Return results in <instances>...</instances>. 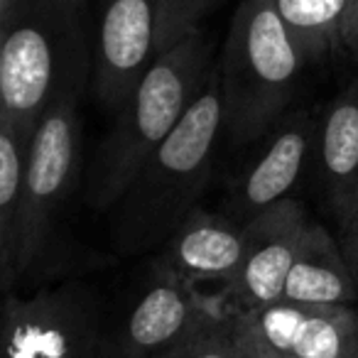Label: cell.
I'll use <instances>...</instances> for the list:
<instances>
[{"instance_id": "24", "label": "cell", "mask_w": 358, "mask_h": 358, "mask_svg": "<svg viewBox=\"0 0 358 358\" xmlns=\"http://www.w3.org/2000/svg\"><path fill=\"white\" fill-rule=\"evenodd\" d=\"M282 358H294V356H282Z\"/></svg>"}, {"instance_id": "15", "label": "cell", "mask_w": 358, "mask_h": 358, "mask_svg": "<svg viewBox=\"0 0 358 358\" xmlns=\"http://www.w3.org/2000/svg\"><path fill=\"white\" fill-rule=\"evenodd\" d=\"M358 282L348 268L338 238L312 221L304 245L285 282L282 299L302 304H353Z\"/></svg>"}, {"instance_id": "14", "label": "cell", "mask_w": 358, "mask_h": 358, "mask_svg": "<svg viewBox=\"0 0 358 358\" xmlns=\"http://www.w3.org/2000/svg\"><path fill=\"white\" fill-rule=\"evenodd\" d=\"M35 128H22L0 115V285L13 294L20 285L25 174Z\"/></svg>"}, {"instance_id": "10", "label": "cell", "mask_w": 358, "mask_h": 358, "mask_svg": "<svg viewBox=\"0 0 358 358\" xmlns=\"http://www.w3.org/2000/svg\"><path fill=\"white\" fill-rule=\"evenodd\" d=\"M245 329L294 358H358V312L353 304H302L280 299L255 312H238Z\"/></svg>"}, {"instance_id": "18", "label": "cell", "mask_w": 358, "mask_h": 358, "mask_svg": "<svg viewBox=\"0 0 358 358\" xmlns=\"http://www.w3.org/2000/svg\"><path fill=\"white\" fill-rule=\"evenodd\" d=\"M216 0H157L159 52L199 30V22Z\"/></svg>"}, {"instance_id": "4", "label": "cell", "mask_w": 358, "mask_h": 358, "mask_svg": "<svg viewBox=\"0 0 358 358\" xmlns=\"http://www.w3.org/2000/svg\"><path fill=\"white\" fill-rule=\"evenodd\" d=\"M86 0H35L0 27V115L22 128L37 120L59 91L89 81Z\"/></svg>"}, {"instance_id": "8", "label": "cell", "mask_w": 358, "mask_h": 358, "mask_svg": "<svg viewBox=\"0 0 358 358\" xmlns=\"http://www.w3.org/2000/svg\"><path fill=\"white\" fill-rule=\"evenodd\" d=\"M159 55L157 0H103L91 47V89L120 110Z\"/></svg>"}, {"instance_id": "2", "label": "cell", "mask_w": 358, "mask_h": 358, "mask_svg": "<svg viewBox=\"0 0 358 358\" xmlns=\"http://www.w3.org/2000/svg\"><path fill=\"white\" fill-rule=\"evenodd\" d=\"M216 69L201 30L162 50L118 110L96 148L86 177V204L113 211L148 157L169 138Z\"/></svg>"}, {"instance_id": "1", "label": "cell", "mask_w": 358, "mask_h": 358, "mask_svg": "<svg viewBox=\"0 0 358 358\" xmlns=\"http://www.w3.org/2000/svg\"><path fill=\"white\" fill-rule=\"evenodd\" d=\"M224 133L219 64L179 120L155 150L113 209L110 241L123 255L162 245L199 206Z\"/></svg>"}, {"instance_id": "9", "label": "cell", "mask_w": 358, "mask_h": 358, "mask_svg": "<svg viewBox=\"0 0 358 358\" xmlns=\"http://www.w3.org/2000/svg\"><path fill=\"white\" fill-rule=\"evenodd\" d=\"M312 226L297 199H282L245 221L248 248L238 273L224 287L236 312H255L280 302L285 282Z\"/></svg>"}, {"instance_id": "20", "label": "cell", "mask_w": 358, "mask_h": 358, "mask_svg": "<svg viewBox=\"0 0 358 358\" xmlns=\"http://www.w3.org/2000/svg\"><path fill=\"white\" fill-rule=\"evenodd\" d=\"M341 47L348 52V55L358 57V0H351V3H348L346 20H343Z\"/></svg>"}, {"instance_id": "13", "label": "cell", "mask_w": 358, "mask_h": 358, "mask_svg": "<svg viewBox=\"0 0 358 358\" xmlns=\"http://www.w3.org/2000/svg\"><path fill=\"white\" fill-rule=\"evenodd\" d=\"M322 189L338 226L358 209V79L327 106L317 133Z\"/></svg>"}, {"instance_id": "25", "label": "cell", "mask_w": 358, "mask_h": 358, "mask_svg": "<svg viewBox=\"0 0 358 358\" xmlns=\"http://www.w3.org/2000/svg\"><path fill=\"white\" fill-rule=\"evenodd\" d=\"M115 358H118V356H115Z\"/></svg>"}, {"instance_id": "16", "label": "cell", "mask_w": 358, "mask_h": 358, "mask_svg": "<svg viewBox=\"0 0 358 358\" xmlns=\"http://www.w3.org/2000/svg\"><path fill=\"white\" fill-rule=\"evenodd\" d=\"M307 62H322L341 47L351 0H270Z\"/></svg>"}, {"instance_id": "12", "label": "cell", "mask_w": 358, "mask_h": 358, "mask_svg": "<svg viewBox=\"0 0 358 358\" xmlns=\"http://www.w3.org/2000/svg\"><path fill=\"white\" fill-rule=\"evenodd\" d=\"M248 248L245 224L224 211H206L196 206L162 243L155 268L167 270L187 282H219L234 280Z\"/></svg>"}, {"instance_id": "11", "label": "cell", "mask_w": 358, "mask_h": 358, "mask_svg": "<svg viewBox=\"0 0 358 358\" xmlns=\"http://www.w3.org/2000/svg\"><path fill=\"white\" fill-rule=\"evenodd\" d=\"M317 133L319 123L309 110H294L285 115L270 130L268 143L258 157L231 185L224 214L245 224L260 211L287 199L285 194L297 185L309 155L317 150Z\"/></svg>"}, {"instance_id": "6", "label": "cell", "mask_w": 358, "mask_h": 358, "mask_svg": "<svg viewBox=\"0 0 358 358\" xmlns=\"http://www.w3.org/2000/svg\"><path fill=\"white\" fill-rule=\"evenodd\" d=\"M3 358H115V348L94 299L66 285L32 297L6 294Z\"/></svg>"}, {"instance_id": "19", "label": "cell", "mask_w": 358, "mask_h": 358, "mask_svg": "<svg viewBox=\"0 0 358 358\" xmlns=\"http://www.w3.org/2000/svg\"><path fill=\"white\" fill-rule=\"evenodd\" d=\"M338 243H341L343 258H346L348 268H351L353 278H356V282H358V209L341 224Z\"/></svg>"}, {"instance_id": "23", "label": "cell", "mask_w": 358, "mask_h": 358, "mask_svg": "<svg viewBox=\"0 0 358 358\" xmlns=\"http://www.w3.org/2000/svg\"><path fill=\"white\" fill-rule=\"evenodd\" d=\"M155 358H167V356H155Z\"/></svg>"}, {"instance_id": "7", "label": "cell", "mask_w": 358, "mask_h": 358, "mask_svg": "<svg viewBox=\"0 0 358 358\" xmlns=\"http://www.w3.org/2000/svg\"><path fill=\"white\" fill-rule=\"evenodd\" d=\"M231 309L226 292L209 294L194 282L155 268L148 287L133 304L118 338L113 341L118 358L167 356L187 336Z\"/></svg>"}, {"instance_id": "5", "label": "cell", "mask_w": 358, "mask_h": 358, "mask_svg": "<svg viewBox=\"0 0 358 358\" xmlns=\"http://www.w3.org/2000/svg\"><path fill=\"white\" fill-rule=\"evenodd\" d=\"M86 81L66 86L52 99L32 135L25 174L20 282L40 270L55 245L62 214L81 174V94Z\"/></svg>"}, {"instance_id": "21", "label": "cell", "mask_w": 358, "mask_h": 358, "mask_svg": "<svg viewBox=\"0 0 358 358\" xmlns=\"http://www.w3.org/2000/svg\"><path fill=\"white\" fill-rule=\"evenodd\" d=\"M241 327H243V348H241V358H282L278 351H273V348H268L265 343H260L258 338L245 329L243 319H241Z\"/></svg>"}, {"instance_id": "17", "label": "cell", "mask_w": 358, "mask_h": 358, "mask_svg": "<svg viewBox=\"0 0 358 358\" xmlns=\"http://www.w3.org/2000/svg\"><path fill=\"white\" fill-rule=\"evenodd\" d=\"M241 348L243 327L238 312L231 307L187 336L167 358H241Z\"/></svg>"}, {"instance_id": "22", "label": "cell", "mask_w": 358, "mask_h": 358, "mask_svg": "<svg viewBox=\"0 0 358 358\" xmlns=\"http://www.w3.org/2000/svg\"><path fill=\"white\" fill-rule=\"evenodd\" d=\"M35 0H0V27L8 25L13 17H17L22 10L32 6Z\"/></svg>"}, {"instance_id": "3", "label": "cell", "mask_w": 358, "mask_h": 358, "mask_svg": "<svg viewBox=\"0 0 358 358\" xmlns=\"http://www.w3.org/2000/svg\"><path fill=\"white\" fill-rule=\"evenodd\" d=\"M309 64L270 0H243L231 20L219 59L224 133L248 145L287 115Z\"/></svg>"}]
</instances>
